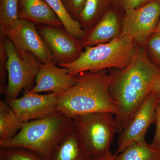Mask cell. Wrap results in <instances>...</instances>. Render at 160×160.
Here are the masks:
<instances>
[{
	"label": "cell",
	"instance_id": "obj_1",
	"mask_svg": "<svg viewBox=\"0 0 160 160\" xmlns=\"http://www.w3.org/2000/svg\"><path fill=\"white\" fill-rule=\"evenodd\" d=\"M111 74L109 92L118 107L117 132H122L160 78V67L149 59L145 47L139 46L129 65Z\"/></svg>",
	"mask_w": 160,
	"mask_h": 160
},
{
	"label": "cell",
	"instance_id": "obj_2",
	"mask_svg": "<svg viewBox=\"0 0 160 160\" xmlns=\"http://www.w3.org/2000/svg\"><path fill=\"white\" fill-rule=\"evenodd\" d=\"M103 70L83 72L75 76L74 86L64 92L55 93L58 110L71 118L98 112L115 115L118 107L109 92L112 75Z\"/></svg>",
	"mask_w": 160,
	"mask_h": 160
},
{
	"label": "cell",
	"instance_id": "obj_3",
	"mask_svg": "<svg viewBox=\"0 0 160 160\" xmlns=\"http://www.w3.org/2000/svg\"><path fill=\"white\" fill-rule=\"evenodd\" d=\"M74 129L73 119L58 110L46 117L27 122L14 137L0 147L29 149L49 160L59 142Z\"/></svg>",
	"mask_w": 160,
	"mask_h": 160
},
{
	"label": "cell",
	"instance_id": "obj_4",
	"mask_svg": "<svg viewBox=\"0 0 160 160\" xmlns=\"http://www.w3.org/2000/svg\"><path fill=\"white\" fill-rule=\"evenodd\" d=\"M139 46L128 37L120 35L110 42L85 47V51L73 62L61 65L75 76L83 72H96L106 68L122 69L137 53Z\"/></svg>",
	"mask_w": 160,
	"mask_h": 160
},
{
	"label": "cell",
	"instance_id": "obj_5",
	"mask_svg": "<svg viewBox=\"0 0 160 160\" xmlns=\"http://www.w3.org/2000/svg\"><path fill=\"white\" fill-rule=\"evenodd\" d=\"M77 132L88 154L93 159L108 154L117 132L113 113L105 112H90L72 118Z\"/></svg>",
	"mask_w": 160,
	"mask_h": 160
},
{
	"label": "cell",
	"instance_id": "obj_6",
	"mask_svg": "<svg viewBox=\"0 0 160 160\" xmlns=\"http://www.w3.org/2000/svg\"><path fill=\"white\" fill-rule=\"evenodd\" d=\"M3 38L6 56V69L8 82L3 94L6 100L17 98L24 89L31 90L33 82L42 62L30 52H27L23 59L21 58L13 43L8 38L1 34Z\"/></svg>",
	"mask_w": 160,
	"mask_h": 160
},
{
	"label": "cell",
	"instance_id": "obj_7",
	"mask_svg": "<svg viewBox=\"0 0 160 160\" xmlns=\"http://www.w3.org/2000/svg\"><path fill=\"white\" fill-rule=\"evenodd\" d=\"M1 34L13 43L21 59L29 51L42 64L54 63V58L49 47L38 32L35 23L19 18L12 22L0 26Z\"/></svg>",
	"mask_w": 160,
	"mask_h": 160
},
{
	"label": "cell",
	"instance_id": "obj_8",
	"mask_svg": "<svg viewBox=\"0 0 160 160\" xmlns=\"http://www.w3.org/2000/svg\"><path fill=\"white\" fill-rule=\"evenodd\" d=\"M121 35L131 38L140 47L156 32L160 19V0H155L135 9L125 10Z\"/></svg>",
	"mask_w": 160,
	"mask_h": 160
},
{
	"label": "cell",
	"instance_id": "obj_9",
	"mask_svg": "<svg viewBox=\"0 0 160 160\" xmlns=\"http://www.w3.org/2000/svg\"><path fill=\"white\" fill-rule=\"evenodd\" d=\"M38 29L58 66L73 62L83 52L80 40L72 36L65 29L45 25L39 26Z\"/></svg>",
	"mask_w": 160,
	"mask_h": 160
},
{
	"label": "cell",
	"instance_id": "obj_10",
	"mask_svg": "<svg viewBox=\"0 0 160 160\" xmlns=\"http://www.w3.org/2000/svg\"><path fill=\"white\" fill-rule=\"evenodd\" d=\"M158 103L155 96L151 92L136 112L131 122L121 132L115 155L122 153L136 142L145 141L148 129L156 122V109Z\"/></svg>",
	"mask_w": 160,
	"mask_h": 160
},
{
	"label": "cell",
	"instance_id": "obj_11",
	"mask_svg": "<svg viewBox=\"0 0 160 160\" xmlns=\"http://www.w3.org/2000/svg\"><path fill=\"white\" fill-rule=\"evenodd\" d=\"M7 102L19 119L25 122L46 117L58 110L57 99L53 92L41 94L25 90L22 97Z\"/></svg>",
	"mask_w": 160,
	"mask_h": 160
},
{
	"label": "cell",
	"instance_id": "obj_12",
	"mask_svg": "<svg viewBox=\"0 0 160 160\" xmlns=\"http://www.w3.org/2000/svg\"><path fill=\"white\" fill-rule=\"evenodd\" d=\"M54 63L41 64L35 80V85L30 91L38 93L52 91L58 94L74 86V76L69 74L67 68L58 67Z\"/></svg>",
	"mask_w": 160,
	"mask_h": 160
},
{
	"label": "cell",
	"instance_id": "obj_13",
	"mask_svg": "<svg viewBox=\"0 0 160 160\" xmlns=\"http://www.w3.org/2000/svg\"><path fill=\"white\" fill-rule=\"evenodd\" d=\"M122 26L117 14L113 11L106 12L91 29L86 31L85 36L80 40L83 48L88 46L110 42L121 35Z\"/></svg>",
	"mask_w": 160,
	"mask_h": 160
},
{
	"label": "cell",
	"instance_id": "obj_14",
	"mask_svg": "<svg viewBox=\"0 0 160 160\" xmlns=\"http://www.w3.org/2000/svg\"><path fill=\"white\" fill-rule=\"evenodd\" d=\"M19 17L34 23L59 28L63 26L57 15L45 0H20Z\"/></svg>",
	"mask_w": 160,
	"mask_h": 160
},
{
	"label": "cell",
	"instance_id": "obj_15",
	"mask_svg": "<svg viewBox=\"0 0 160 160\" xmlns=\"http://www.w3.org/2000/svg\"><path fill=\"white\" fill-rule=\"evenodd\" d=\"M86 151L75 130L65 136L59 142L49 160H93Z\"/></svg>",
	"mask_w": 160,
	"mask_h": 160
},
{
	"label": "cell",
	"instance_id": "obj_16",
	"mask_svg": "<svg viewBox=\"0 0 160 160\" xmlns=\"http://www.w3.org/2000/svg\"><path fill=\"white\" fill-rule=\"evenodd\" d=\"M26 123L19 119L8 103L0 101V145L14 137Z\"/></svg>",
	"mask_w": 160,
	"mask_h": 160
},
{
	"label": "cell",
	"instance_id": "obj_17",
	"mask_svg": "<svg viewBox=\"0 0 160 160\" xmlns=\"http://www.w3.org/2000/svg\"><path fill=\"white\" fill-rule=\"evenodd\" d=\"M115 156L116 160H160V149L145 140L133 143L122 152Z\"/></svg>",
	"mask_w": 160,
	"mask_h": 160
},
{
	"label": "cell",
	"instance_id": "obj_18",
	"mask_svg": "<svg viewBox=\"0 0 160 160\" xmlns=\"http://www.w3.org/2000/svg\"><path fill=\"white\" fill-rule=\"evenodd\" d=\"M62 23L66 31L70 35L81 40L86 34L78 20L75 19L67 11L62 0H45Z\"/></svg>",
	"mask_w": 160,
	"mask_h": 160
},
{
	"label": "cell",
	"instance_id": "obj_19",
	"mask_svg": "<svg viewBox=\"0 0 160 160\" xmlns=\"http://www.w3.org/2000/svg\"><path fill=\"white\" fill-rule=\"evenodd\" d=\"M103 2V0H86L78 19L85 31L91 29L98 22Z\"/></svg>",
	"mask_w": 160,
	"mask_h": 160
},
{
	"label": "cell",
	"instance_id": "obj_20",
	"mask_svg": "<svg viewBox=\"0 0 160 160\" xmlns=\"http://www.w3.org/2000/svg\"><path fill=\"white\" fill-rule=\"evenodd\" d=\"M0 160H45L36 152L24 148H6L0 150Z\"/></svg>",
	"mask_w": 160,
	"mask_h": 160
},
{
	"label": "cell",
	"instance_id": "obj_21",
	"mask_svg": "<svg viewBox=\"0 0 160 160\" xmlns=\"http://www.w3.org/2000/svg\"><path fill=\"white\" fill-rule=\"evenodd\" d=\"M19 0H1L0 6V26L12 22L19 19Z\"/></svg>",
	"mask_w": 160,
	"mask_h": 160
},
{
	"label": "cell",
	"instance_id": "obj_22",
	"mask_svg": "<svg viewBox=\"0 0 160 160\" xmlns=\"http://www.w3.org/2000/svg\"><path fill=\"white\" fill-rule=\"evenodd\" d=\"M146 52L150 60L160 67V33L155 32L145 46Z\"/></svg>",
	"mask_w": 160,
	"mask_h": 160
},
{
	"label": "cell",
	"instance_id": "obj_23",
	"mask_svg": "<svg viewBox=\"0 0 160 160\" xmlns=\"http://www.w3.org/2000/svg\"><path fill=\"white\" fill-rule=\"evenodd\" d=\"M0 90L1 93L3 94L6 88V85L5 84V82L6 75H8V73L6 69L7 56L4 48L3 37L1 35L0 39Z\"/></svg>",
	"mask_w": 160,
	"mask_h": 160
},
{
	"label": "cell",
	"instance_id": "obj_24",
	"mask_svg": "<svg viewBox=\"0 0 160 160\" xmlns=\"http://www.w3.org/2000/svg\"><path fill=\"white\" fill-rule=\"evenodd\" d=\"M86 0H65L64 4L67 11H71L72 13L78 18Z\"/></svg>",
	"mask_w": 160,
	"mask_h": 160
},
{
	"label": "cell",
	"instance_id": "obj_25",
	"mask_svg": "<svg viewBox=\"0 0 160 160\" xmlns=\"http://www.w3.org/2000/svg\"><path fill=\"white\" fill-rule=\"evenodd\" d=\"M124 10L135 9L142 6V0H112Z\"/></svg>",
	"mask_w": 160,
	"mask_h": 160
},
{
	"label": "cell",
	"instance_id": "obj_26",
	"mask_svg": "<svg viewBox=\"0 0 160 160\" xmlns=\"http://www.w3.org/2000/svg\"><path fill=\"white\" fill-rule=\"evenodd\" d=\"M156 130L152 144L157 146L160 149V104L158 103L156 109Z\"/></svg>",
	"mask_w": 160,
	"mask_h": 160
},
{
	"label": "cell",
	"instance_id": "obj_27",
	"mask_svg": "<svg viewBox=\"0 0 160 160\" xmlns=\"http://www.w3.org/2000/svg\"><path fill=\"white\" fill-rule=\"evenodd\" d=\"M151 92L155 96L158 103L160 104V78L155 82L152 86Z\"/></svg>",
	"mask_w": 160,
	"mask_h": 160
},
{
	"label": "cell",
	"instance_id": "obj_28",
	"mask_svg": "<svg viewBox=\"0 0 160 160\" xmlns=\"http://www.w3.org/2000/svg\"><path fill=\"white\" fill-rule=\"evenodd\" d=\"M93 160H116L115 156L113 155L111 152H109L108 154L102 157L97 159H93Z\"/></svg>",
	"mask_w": 160,
	"mask_h": 160
},
{
	"label": "cell",
	"instance_id": "obj_29",
	"mask_svg": "<svg viewBox=\"0 0 160 160\" xmlns=\"http://www.w3.org/2000/svg\"><path fill=\"white\" fill-rule=\"evenodd\" d=\"M155 0H142V6Z\"/></svg>",
	"mask_w": 160,
	"mask_h": 160
},
{
	"label": "cell",
	"instance_id": "obj_30",
	"mask_svg": "<svg viewBox=\"0 0 160 160\" xmlns=\"http://www.w3.org/2000/svg\"><path fill=\"white\" fill-rule=\"evenodd\" d=\"M155 32H160V19L157 27L156 29Z\"/></svg>",
	"mask_w": 160,
	"mask_h": 160
}]
</instances>
